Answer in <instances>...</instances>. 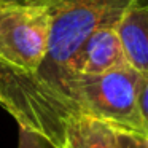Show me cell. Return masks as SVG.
<instances>
[{"instance_id": "8992f818", "label": "cell", "mask_w": 148, "mask_h": 148, "mask_svg": "<svg viewBox=\"0 0 148 148\" xmlns=\"http://www.w3.org/2000/svg\"><path fill=\"white\" fill-rule=\"evenodd\" d=\"M129 65L148 75V0H131L116 23Z\"/></svg>"}, {"instance_id": "9c48e42d", "label": "cell", "mask_w": 148, "mask_h": 148, "mask_svg": "<svg viewBox=\"0 0 148 148\" xmlns=\"http://www.w3.org/2000/svg\"><path fill=\"white\" fill-rule=\"evenodd\" d=\"M18 148H51V143L40 132L19 126V142Z\"/></svg>"}, {"instance_id": "6da1fadb", "label": "cell", "mask_w": 148, "mask_h": 148, "mask_svg": "<svg viewBox=\"0 0 148 148\" xmlns=\"http://www.w3.org/2000/svg\"><path fill=\"white\" fill-rule=\"evenodd\" d=\"M143 77L132 65H124L97 75L59 70L48 78H37L65 115L80 112L112 127L143 132L138 108Z\"/></svg>"}, {"instance_id": "ba28073f", "label": "cell", "mask_w": 148, "mask_h": 148, "mask_svg": "<svg viewBox=\"0 0 148 148\" xmlns=\"http://www.w3.org/2000/svg\"><path fill=\"white\" fill-rule=\"evenodd\" d=\"M112 129L113 137H115V148H148V134L145 132L121 127Z\"/></svg>"}, {"instance_id": "30bf717a", "label": "cell", "mask_w": 148, "mask_h": 148, "mask_svg": "<svg viewBox=\"0 0 148 148\" xmlns=\"http://www.w3.org/2000/svg\"><path fill=\"white\" fill-rule=\"evenodd\" d=\"M138 108H140V118L143 132L148 134V75L143 77L140 86V94H138Z\"/></svg>"}, {"instance_id": "3957f363", "label": "cell", "mask_w": 148, "mask_h": 148, "mask_svg": "<svg viewBox=\"0 0 148 148\" xmlns=\"http://www.w3.org/2000/svg\"><path fill=\"white\" fill-rule=\"evenodd\" d=\"M51 16L43 3L0 2V65L37 75L49 46Z\"/></svg>"}, {"instance_id": "52a82bcc", "label": "cell", "mask_w": 148, "mask_h": 148, "mask_svg": "<svg viewBox=\"0 0 148 148\" xmlns=\"http://www.w3.org/2000/svg\"><path fill=\"white\" fill-rule=\"evenodd\" d=\"M61 148H115L113 129L86 113H70L62 119Z\"/></svg>"}, {"instance_id": "277c9868", "label": "cell", "mask_w": 148, "mask_h": 148, "mask_svg": "<svg viewBox=\"0 0 148 148\" xmlns=\"http://www.w3.org/2000/svg\"><path fill=\"white\" fill-rule=\"evenodd\" d=\"M0 107H3L19 126L42 134L49 118L42 86L35 75H21L0 65Z\"/></svg>"}, {"instance_id": "8fae6325", "label": "cell", "mask_w": 148, "mask_h": 148, "mask_svg": "<svg viewBox=\"0 0 148 148\" xmlns=\"http://www.w3.org/2000/svg\"><path fill=\"white\" fill-rule=\"evenodd\" d=\"M0 2H16V3H40V0H0Z\"/></svg>"}, {"instance_id": "5b68a950", "label": "cell", "mask_w": 148, "mask_h": 148, "mask_svg": "<svg viewBox=\"0 0 148 148\" xmlns=\"http://www.w3.org/2000/svg\"><path fill=\"white\" fill-rule=\"evenodd\" d=\"M124 65H129V62L116 26L102 24L89 34V37L78 48L77 54L72 58L69 65L61 70L97 75L124 67Z\"/></svg>"}, {"instance_id": "7a4b0ae2", "label": "cell", "mask_w": 148, "mask_h": 148, "mask_svg": "<svg viewBox=\"0 0 148 148\" xmlns=\"http://www.w3.org/2000/svg\"><path fill=\"white\" fill-rule=\"evenodd\" d=\"M131 0H40L51 16L49 46L37 77L46 78L67 67L94 29L115 24Z\"/></svg>"}]
</instances>
